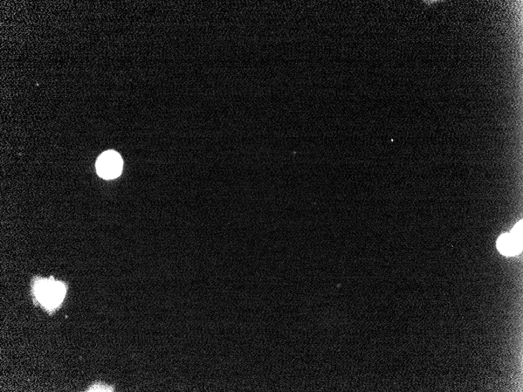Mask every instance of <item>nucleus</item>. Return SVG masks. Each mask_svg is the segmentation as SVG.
<instances>
[{
  "mask_svg": "<svg viewBox=\"0 0 523 392\" xmlns=\"http://www.w3.org/2000/svg\"><path fill=\"white\" fill-rule=\"evenodd\" d=\"M522 222L515 226L511 233L502 235L498 240L499 251L506 256H513L519 254L522 249Z\"/></svg>",
  "mask_w": 523,
  "mask_h": 392,
  "instance_id": "3",
  "label": "nucleus"
},
{
  "mask_svg": "<svg viewBox=\"0 0 523 392\" xmlns=\"http://www.w3.org/2000/svg\"><path fill=\"white\" fill-rule=\"evenodd\" d=\"M123 162L120 154L114 150H108L103 153L96 163V171L105 180H112L120 176Z\"/></svg>",
  "mask_w": 523,
  "mask_h": 392,
  "instance_id": "2",
  "label": "nucleus"
},
{
  "mask_svg": "<svg viewBox=\"0 0 523 392\" xmlns=\"http://www.w3.org/2000/svg\"><path fill=\"white\" fill-rule=\"evenodd\" d=\"M66 289L64 285L53 280H40L36 285V295L47 308H53L64 299Z\"/></svg>",
  "mask_w": 523,
  "mask_h": 392,
  "instance_id": "1",
  "label": "nucleus"
}]
</instances>
